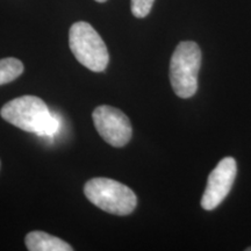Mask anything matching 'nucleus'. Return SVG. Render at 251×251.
Segmentation results:
<instances>
[{
  "mask_svg": "<svg viewBox=\"0 0 251 251\" xmlns=\"http://www.w3.org/2000/svg\"><path fill=\"white\" fill-rule=\"evenodd\" d=\"M84 193L90 202L109 214L129 215L137 206L136 194L120 181L109 178H93L86 181Z\"/></svg>",
  "mask_w": 251,
  "mask_h": 251,
  "instance_id": "nucleus-2",
  "label": "nucleus"
},
{
  "mask_svg": "<svg viewBox=\"0 0 251 251\" xmlns=\"http://www.w3.org/2000/svg\"><path fill=\"white\" fill-rule=\"evenodd\" d=\"M69 46L81 65L93 72L107 68L109 55L107 47L98 31L85 21L74 24L69 31Z\"/></svg>",
  "mask_w": 251,
  "mask_h": 251,
  "instance_id": "nucleus-4",
  "label": "nucleus"
},
{
  "mask_svg": "<svg viewBox=\"0 0 251 251\" xmlns=\"http://www.w3.org/2000/svg\"><path fill=\"white\" fill-rule=\"evenodd\" d=\"M155 0H130L131 13L135 18H146L151 11Z\"/></svg>",
  "mask_w": 251,
  "mask_h": 251,
  "instance_id": "nucleus-9",
  "label": "nucleus"
},
{
  "mask_svg": "<svg viewBox=\"0 0 251 251\" xmlns=\"http://www.w3.org/2000/svg\"><path fill=\"white\" fill-rule=\"evenodd\" d=\"M96 1H98V2H106V1H107V0H96Z\"/></svg>",
  "mask_w": 251,
  "mask_h": 251,
  "instance_id": "nucleus-10",
  "label": "nucleus"
},
{
  "mask_svg": "<svg viewBox=\"0 0 251 251\" xmlns=\"http://www.w3.org/2000/svg\"><path fill=\"white\" fill-rule=\"evenodd\" d=\"M92 120L100 136L112 147L121 148L129 142L133 128L127 115L112 106H98L92 113Z\"/></svg>",
  "mask_w": 251,
  "mask_h": 251,
  "instance_id": "nucleus-5",
  "label": "nucleus"
},
{
  "mask_svg": "<svg viewBox=\"0 0 251 251\" xmlns=\"http://www.w3.org/2000/svg\"><path fill=\"white\" fill-rule=\"evenodd\" d=\"M201 50L193 41H183L175 49L170 62V81L175 93L187 99L198 91Z\"/></svg>",
  "mask_w": 251,
  "mask_h": 251,
  "instance_id": "nucleus-3",
  "label": "nucleus"
},
{
  "mask_svg": "<svg viewBox=\"0 0 251 251\" xmlns=\"http://www.w3.org/2000/svg\"><path fill=\"white\" fill-rule=\"evenodd\" d=\"M0 115L8 124L37 136L52 137L59 129V120L39 97L23 96L6 102Z\"/></svg>",
  "mask_w": 251,
  "mask_h": 251,
  "instance_id": "nucleus-1",
  "label": "nucleus"
},
{
  "mask_svg": "<svg viewBox=\"0 0 251 251\" xmlns=\"http://www.w3.org/2000/svg\"><path fill=\"white\" fill-rule=\"evenodd\" d=\"M24 72L23 62L18 58L7 57L0 59V85L11 83Z\"/></svg>",
  "mask_w": 251,
  "mask_h": 251,
  "instance_id": "nucleus-8",
  "label": "nucleus"
},
{
  "mask_svg": "<svg viewBox=\"0 0 251 251\" xmlns=\"http://www.w3.org/2000/svg\"><path fill=\"white\" fill-rule=\"evenodd\" d=\"M26 247L29 251H72L70 244L64 242L61 238L52 236L45 231H30L27 234Z\"/></svg>",
  "mask_w": 251,
  "mask_h": 251,
  "instance_id": "nucleus-7",
  "label": "nucleus"
},
{
  "mask_svg": "<svg viewBox=\"0 0 251 251\" xmlns=\"http://www.w3.org/2000/svg\"><path fill=\"white\" fill-rule=\"evenodd\" d=\"M237 174V164L233 157L221 159L208 176L205 192L201 198V207L213 211L226 199L233 187Z\"/></svg>",
  "mask_w": 251,
  "mask_h": 251,
  "instance_id": "nucleus-6",
  "label": "nucleus"
}]
</instances>
